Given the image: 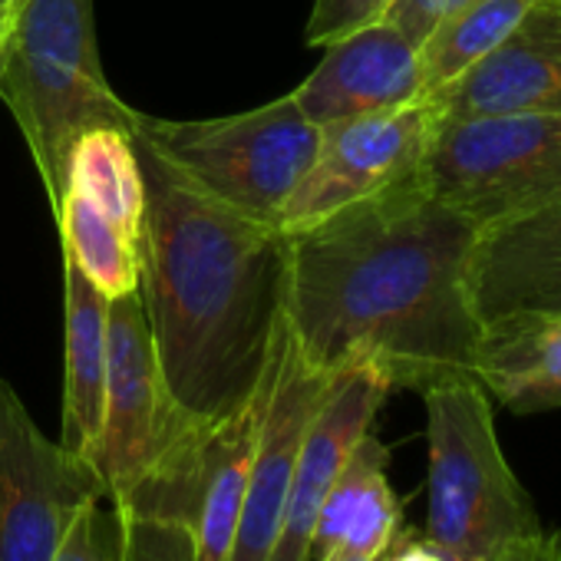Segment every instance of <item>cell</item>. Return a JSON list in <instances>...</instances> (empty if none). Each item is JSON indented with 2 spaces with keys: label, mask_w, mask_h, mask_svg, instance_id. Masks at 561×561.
Masks as SVG:
<instances>
[{
  "label": "cell",
  "mask_w": 561,
  "mask_h": 561,
  "mask_svg": "<svg viewBox=\"0 0 561 561\" xmlns=\"http://www.w3.org/2000/svg\"><path fill=\"white\" fill-rule=\"evenodd\" d=\"M476 234L420 172L291 231L285 318L305 360L324 374L374 367L390 390L416 393L476 377Z\"/></svg>",
  "instance_id": "6da1fadb"
},
{
  "label": "cell",
  "mask_w": 561,
  "mask_h": 561,
  "mask_svg": "<svg viewBox=\"0 0 561 561\" xmlns=\"http://www.w3.org/2000/svg\"><path fill=\"white\" fill-rule=\"evenodd\" d=\"M146 182L139 298L185 426L238 413L261 387L288 295V234L172 169L133 133Z\"/></svg>",
  "instance_id": "7a4b0ae2"
},
{
  "label": "cell",
  "mask_w": 561,
  "mask_h": 561,
  "mask_svg": "<svg viewBox=\"0 0 561 561\" xmlns=\"http://www.w3.org/2000/svg\"><path fill=\"white\" fill-rule=\"evenodd\" d=\"M0 100L27 139L54 211L77 139L103 126H136V110L103 73L93 0H18L0 37Z\"/></svg>",
  "instance_id": "3957f363"
},
{
  "label": "cell",
  "mask_w": 561,
  "mask_h": 561,
  "mask_svg": "<svg viewBox=\"0 0 561 561\" xmlns=\"http://www.w3.org/2000/svg\"><path fill=\"white\" fill-rule=\"evenodd\" d=\"M420 397L430 446L423 535L449 561H499L508 548L545 535L548 528L499 446L485 387L459 377Z\"/></svg>",
  "instance_id": "277c9868"
},
{
  "label": "cell",
  "mask_w": 561,
  "mask_h": 561,
  "mask_svg": "<svg viewBox=\"0 0 561 561\" xmlns=\"http://www.w3.org/2000/svg\"><path fill=\"white\" fill-rule=\"evenodd\" d=\"M133 133L202 192L271 225H277L280 208L321 142V126L298 110L291 93L218 119H159L136 113Z\"/></svg>",
  "instance_id": "5b68a950"
},
{
  "label": "cell",
  "mask_w": 561,
  "mask_h": 561,
  "mask_svg": "<svg viewBox=\"0 0 561 561\" xmlns=\"http://www.w3.org/2000/svg\"><path fill=\"white\" fill-rule=\"evenodd\" d=\"M420 182L476 228L518 215L561 188V113L439 119Z\"/></svg>",
  "instance_id": "8992f818"
},
{
  "label": "cell",
  "mask_w": 561,
  "mask_h": 561,
  "mask_svg": "<svg viewBox=\"0 0 561 561\" xmlns=\"http://www.w3.org/2000/svg\"><path fill=\"white\" fill-rule=\"evenodd\" d=\"M185 426L165 393L139 291L110 301L103 420L90 456L106 499L123 502Z\"/></svg>",
  "instance_id": "52a82bcc"
},
{
  "label": "cell",
  "mask_w": 561,
  "mask_h": 561,
  "mask_svg": "<svg viewBox=\"0 0 561 561\" xmlns=\"http://www.w3.org/2000/svg\"><path fill=\"white\" fill-rule=\"evenodd\" d=\"M436 106L416 103L380 110L321 126L318 152L277 215V228L291 234L321 218L383 195L420 172L436 133Z\"/></svg>",
  "instance_id": "ba28073f"
},
{
  "label": "cell",
  "mask_w": 561,
  "mask_h": 561,
  "mask_svg": "<svg viewBox=\"0 0 561 561\" xmlns=\"http://www.w3.org/2000/svg\"><path fill=\"white\" fill-rule=\"evenodd\" d=\"M96 495V469L44 436L0 377V561H54L73 512Z\"/></svg>",
  "instance_id": "9c48e42d"
},
{
  "label": "cell",
  "mask_w": 561,
  "mask_h": 561,
  "mask_svg": "<svg viewBox=\"0 0 561 561\" xmlns=\"http://www.w3.org/2000/svg\"><path fill=\"white\" fill-rule=\"evenodd\" d=\"M331 380L334 374H324L305 360L288 318H280L261 383V413L251 446L244 505L228 561H271L298 449Z\"/></svg>",
  "instance_id": "30bf717a"
},
{
  "label": "cell",
  "mask_w": 561,
  "mask_h": 561,
  "mask_svg": "<svg viewBox=\"0 0 561 561\" xmlns=\"http://www.w3.org/2000/svg\"><path fill=\"white\" fill-rule=\"evenodd\" d=\"M390 383L374 367H347L334 374L318 413L308 423V433L298 449L285 518L271 551V561H308L311 531L318 512L351 459L354 446L374 430L380 407L390 397Z\"/></svg>",
  "instance_id": "8fae6325"
},
{
  "label": "cell",
  "mask_w": 561,
  "mask_h": 561,
  "mask_svg": "<svg viewBox=\"0 0 561 561\" xmlns=\"http://www.w3.org/2000/svg\"><path fill=\"white\" fill-rule=\"evenodd\" d=\"M426 100L439 119L561 113V0H535L489 57Z\"/></svg>",
  "instance_id": "7c38bea8"
},
{
  "label": "cell",
  "mask_w": 561,
  "mask_h": 561,
  "mask_svg": "<svg viewBox=\"0 0 561 561\" xmlns=\"http://www.w3.org/2000/svg\"><path fill=\"white\" fill-rule=\"evenodd\" d=\"M423 96L420 47L390 21L328 44L314 73L291 93L314 126L397 110Z\"/></svg>",
  "instance_id": "4fadbf2b"
},
{
  "label": "cell",
  "mask_w": 561,
  "mask_h": 561,
  "mask_svg": "<svg viewBox=\"0 0 561 561\" xmlns=\"http://www.w3.org/2000/svg\"><path fill=\"white\" fill-rule=\"evenodd\" d=\"M469 291L479 324L508 311L548 308L561 295V188L479 228L469 257Z\"/></svg>",
  "instance_id": "5bb4252c"
},
{
  "label": "cell",
  "mask_w": 561,
  "mask_h": 561,
  "mask_svg": "<svg viewBox=\"0 0 561 561\" xmlns=\"http://www.w3.org/2000/svg\"><path fill=\"white\" fill-rule=\"evenodd\" d=\"M264 383V380H261ZM261 413L257 393L228 420L202 426L188 459V528L192 561H228L241 522L251 446Z\"/></svg>",
  "instance_id": "9a60e30c"
},
{
  "label": "cell",
  "mask_w": 561,
  "mask_h": 561,
  "mask_svg": "<svg viewBox=\"0 0 561 561\" xmlns=\"http://www.w3.org/2000/svg\"><path fill=\"white\" fill-rule=\"evenodd\" d=\"M476 380L512 413L561 407V308L508 311L482 324Z\"/></svg>",
  "instance_id": "2e32d148"
},
{
  "label": "cell",
  "mask_w": 561,
  "mask_h": 561,
  "mask_svg": "<svg viewBox=\"0 0 561 561\" xmlns=\"http://www.w3.org/2000/svg\"><path fill=\"white\" fill-rule=\"evenodd\" d=\"M387 466L390 449L370 430L354 446L318 512L308 561H324L334 551L383 554L393 545L403 531V508L390 485Z\"/></svg>",
  "instance_id": "e0dca14e"
},
{
  "label": "cell",
  "mask_w": 561,
  "mask_h": 561,
  "mask_svg": "<svg viewBox=\"0 0 561 561\" xmlns=\"http://www.w3.org/2000/svg\"><path fill=\"white\" fill-rule=\"evenodd\" d=\"M64 311H67V377L60 446L90 462L106 387V314L110 301L90 285L73 257L64 254Z\"/></svg>",
  "instance_id": "ac0fdd59"
},
{
  "label": "cell",
  "mask_w": 561,
  "mask_h": 561,
  "mask_svg": "<svg viewBox=\"0 0 561 561\" xmlns=\"http://www.w3.org/2000/svg\"><path fill=\"white\" fill-rule=\"evenodd\" d=\"M64 195L83 198L93 211L139 241L146 215V182L133 133L110 126L83 133L70 149Z\"/></svg>",
  "instance_id": "d6986e66"
},
{
  "label": "cell",
  "mask_w": 561,
  "mask_h": 561,
  "mask_svg": "<svg viewBox=\"0 0 561 561\" xmlns=\"http://www.w3.org/2000/svg\"><path fill=\"white\" fill-rule=\"evenodd\" d=\"M531 4L535 0H472L443 18L420 44L423 93H436L489 57L518 27Z\"/></svg>",
  "instance_id": "ffe728a7"
},
{
  "label": "cell",
  "mask_w": 561,
  "mask_h": 561,
  "mask_svg": "<svg viewBox=\"0 0 561 561\" xmlns=\"http://www.w3.org/2000/svg\"><path fill=\"white\" fill-rule=\"evenodd\" d=\"M54 221L60 228L64 254L77 261V267L106 301L139 291V241H133L123 228L77 195H64Z\"/></svg>",
  "instance_id": "44dd1931"
},
{
  "label": "cell",
  "mask_w": 561,
  "mask_h": 561,
  "mask_svg": "<svg viewBox=\"0 0 561 561\" xmlns=\"http://www.w3.org/2000/svg\"><path fill=\"white\" fill-rule=\"evenodd\" d=\"M54 561H126L123 515L116 502L106 495L83 502L64 531Z\"/></svg>",
  "instance_id": "7402d4cb"
},
{
  "label": "cell",
  "mask_w": 561,
  "mask_h": 561,
  "mask_svg": "<svg viewBox=\"0 0 561 561\" xmlns=\"http://www.w3.org/2000/svg\"><path fill=\"white\" fill-rule=\"evenodd\" d=\"M123 515L126 561H192V531L182 518L116 505Z\"/></svg>",
  "instance_id": "603a6c76"
},
{
  "label": "cell",
  "mask_w": 561,
  "mask_h": 561,
  "mask_svg": "<svg viewBox=\"0 0 561 561\" xmlns=\"http://www.w3.org/2000/svg\"><path fill=\"white\" fill-rule=\"evenodd\" d=\"M397 0H314L305 41L311 47H328L360 27H370L390 14Z\"/></svg>",
  "instance_id": "cb8c5ba5"
},
{
  "label": "cell",
  "mask_w": 561,
  "mask_h": 561,
  "mask_svg": "<svg viewBox=\"0 0 561 561\" xmlns=\"http://www.w3.org/2000/svg\"><path fill=\"white\" fill-rule=\"evenodd\" d=\"M466 4H472V0H397L383 21H390L403 37H410L420 47L443 18Z\"/></svg>",
  "instance_id": "d4e9b609"
},
{
  "label": "cell",
  "mask_w": 561,
  "mask_h": 561,
  "mask_svg": "<svg viewBox=\"0 0 561 561\" xmlns=\"http://www.w3.org/2000/svg\"><path fill=\"white\" fill-rule=\"evenodd\" d=\"M383 561H449V558L423 531H413V528L403 525V531L383 551Z\"/></svg>",
  "instance_id": "484cf974"
},
{
  "label": "cell",
  "mask_w": 561,
  "mask_h": 561,
  "mask_svg": "<svg viewBox=\"0 0 561 561\" xmlns=\"http://www.w3.org/2000/svg\"><path fill=\"white\" fill-rule=\"evenodd\" d=\"M499 561H561V535L558 531H545L531 541H522L515 548H508Z\"/></svg>",
  "instance_id": "4316f807"
},
{
  "label": "cell",
  "mask_w": 561,
  "mask_h": 561,
  "mask_svg": "<svg viewBox=\"0 0 561 561\" xmlns=\"http://www.w3.org/2000/svg\"><path fill=\"white\" fill-rule=\"evenodd\" d=\"M324 561H383V554H351V551H334Z\"/></svg>",
  "instance_id": "83f0119b"
},
{
  "label": "cell",
  "mask_w": 561,
  "mask_h": 561,
  "mask_svg": "<svg viewBox=\"0 0 561 561\" xmlns=\"http://www.w3.org/2000/svg\"><path fill=\"white\" fill-rule=\"evenodd\" d=\"M14 8H18V0H0V27L8 24V18L14 14Z\"/></svg>",
  "instance_id": "f1b7e54d"
},
{
  "label": "cell",
  "mask_w": 561,
  "mask_h": 561,
  "mask_svg": "<svg viewBox=\"0 0 561 561\" xmlns=\"http://www.w3.org/2000/svg\"><path fill=\"white\" fill-rule=\"evenodd\" d=\"M548 308H561V295H558V298H554V301H551Z\"/></svg>",
  "instance_id": "f546056e"
},
{
  "label": "cell",
  "mask_w": 561,
  "mask_h": 561,
  "mask_svg": "<svg viewBox=\"0 0 561 561\" xmlns=\"http://www.w3.org/2000/svg\"><path fill=\"white\" fill-rule=\"evenodd\" d=\"M0 37H4V27H0Z\"/></svg>",
  "instance_id": "4dcf8cb0"
}]
</instances>
